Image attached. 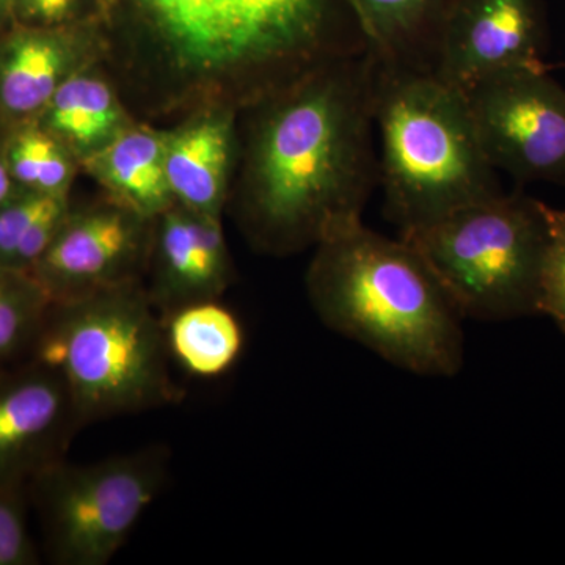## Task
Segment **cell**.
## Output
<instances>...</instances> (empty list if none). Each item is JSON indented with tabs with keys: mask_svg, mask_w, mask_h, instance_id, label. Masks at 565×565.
Returning a JSON list of instances; mask_svg holds the SVG:
<instances>
[{
	"mask_svg": "<svg viewBox=\"0 0 565 565\" xmlns=\"http://www.w3.org/2000/svg\"><path fill=\"white\" fill-rule=\"evenodd\" d=\"M463 319L498 321L537 310L545 204L512 193L399 233Z\"/></svg>",
	"mask_w": 565,
	"mask_h": 565,
	"instance_id": "8992f818",
	"label": "cell"
},
{
	"mask_svg": "<svg viewBox=\"0 0 565 565\" xmlns=\"http://www.w3.org/2000/svg\"><path fill=\"white\" fill-rule=\"evenodd\" d=\"M154 221L104 195L71 203L61 228L31 270L52 305L140 282L150 263Z\"/></svg>",
	"mask_w": 565,
	"mask_h": 565,
	"instance_id": "9c48e42d",
	"label": "cell"
},
{
	"mask_svg": "<svg viewBox=\"0 0 565 565\" xmlns=\"http://www.w3.org/2000/svg\"><path fill=\"white\" fill-rule=\"evenodd\" d=\"M98 21L58 28L14 24L0 35V134L35 122L74 73L104 61Z\"/></svg>",
	"mask_w": 565,
	"mask_h": 565,
	"instance_id": "7c38bea8",
	"label": "cell"
},
{
	"mask_svg": "<svg viewBox=\"0 0 565 565\" xmlns=\"http://www.w3.org/2000/svg\"><path fill=\"white\" fill-rule=\"evenodd\" d=\"M315 248L307 292L329 329L411 373L452 377L462 370L463 318L411 244L359 221Z\"/></svg>",
	"mask_w": 565,
	"mask_h": 565,
	"instance_id": "3957f363",
	"label": "cell"
},
{
	"mask_svg": "<svg viewBox=\"0 0 565 565\" xmlns=\"http://www.w3.org/2000/svg\"><path fill=\"white\" fill-rule=\"evenodd\" d=\"M71 206L70 195L18 191L0 207V267L31 274Z\"/></svg>",
	"mask_w": 565,
	"mask_h": 565,
	"instance_id": "ffe728a7",
	"label": "cell"
},
{
	"mask_svg": "<svg viewBox=\"0 0 565 565\" xmlns=\"http://www.w3.org/2000/svg\"><path fill=\"white\" fill-rule=\"evenodd\" d=\"M170 355L196 377H217L243 351L241 323L217 300L182 307L162 319Z\"/></svg>",
	"mask_w": 565,
	"mask_h": 565,
	"instance_id": "ac0fdd59",
	"label": "cell"
},
{
	"mask_svg": "<svg viewBox=\"0 0 565 565\" xmlns=\"http://www.w3.org/2000/svg\"><path fill=\"white\" fill-rule=\"evenodd\" d=\"M546 244L539 277L537 310L556 319L565 332V211L545 204Z\"/></svg>",
	"mask_w": 565,
	"mask_h": 565,
	"instance_id": "7402d4cb",
	"label": "cell"
},
{
	"mask_svg": "<svg viewBox=\"0 0 565 565\" xmlns=\"http://www.w3.org/2000/svg\"><path fill=\"white\" fill-rule=\"evenodd\" d=\"M374 77L366 50L322 63L241 110L230 199L253 247L291 255L362 221L379 181Z\"/></svg>",
	"mask_w": 565,
	"mask_h": 565,
	"instance_id": "7a4b0ae2",
	"label": "cell"
},
{
	"mask_svg": "<svg viewBox=\"0 0 565 565\" xmlns=\"http://www.w3.org/2000/svg\"><path fill=\"white\" fill-rule=\"evenodd\" d=\"M0 145L11 178L20 191L70 195L81 173L79 162L39 122H28L0 134Z\"/></svg>",
	"mask_w": 565,
	"mask_h": 565,
	"instance_id": "d6986e66",
	"label": "cell"
},
{
	"mask_svg": "<svg viewBox=\"0 0 565 565\" xmlns=\"http://www.w3.org/2000/svg\"><path fill=\"white\" fill-rule=\"evenodd\" d=\"M136 120L106 63L96 61L58 88L36 122L81 166Z\"/></svg>",
	"mask_w": 565,
	"mask_h": 565,
	"instance_id": "9a60e30c",
	"label": "cell"
},
{
	"mask_svg": "<svg viewBox=\"0 0 565 565\" xmlns=\"http://www.w3.org/2000/svg\"><path fill=\"white\" fill-rule=\"evenodd\" d=\"M17 24L58 28L98 21L102 0H11Z\"/></svg>",
	"mask_w": 565,
	"mask_h": 565,
	"instance_id": "cb8c5ba5",
	"label": "cell"
},
{
	"mask_svg": "<svg viewBox=\"0 0 565 565\" xmlns=\"http://www.w3.org/2000/svg\"><path fill=\"white\" fill-rule=\"evenodd\" d=\"M28 493L0 490V565L39 564L25 516Z\"/></svg>",
	"mask_w": 565,
	"mask_h": 565,
	"instance_id": "603a6c76",
	"label": "cell"
},
{
	"mask_svg": "<svg viewBox=\"0 0 565 565\" xmlns=\"http://www.w3.org/2000/svg\"><path fill=\"white\" fill-rule=\"evenodd\" d=\"M465 99L494 169L516 181L565 182V88L545 70L487 77Z\"/></svg>",
	"mask_w": 565,
	"mask_h": 565,
	"instance_id": "ba28073f",
	"label": "cell"
},
{
	"mask_svg": "<svg viewBox=\"0 0 565 565\" xmlns=\"http://www.w3.org/2000/svg\"><path fill=\"white\" fill-rule=\"evenodd\" d=\"M166 463L162 451L148 449L90 465L61 460L33 479L28 497L54 563H110L161 493Z\"/></svg>",
	"mask_w": 565,
	"mask_h": 565,
	"instance_id": "52a82bcc",
	"label": "cell"
},
{
	"mask_svg": "<svg viewBox=\"0 0 565 565\" xmlns=\"http://www.w3.org/2000/svg\"><path fill=\"white\" fill-rule=\"evenodd\" d=\"M374 122L385 215L399 233L503 193L463 93L434 73L375 61Z\"/></svg>",
	"mask_w": 565,
	"mask_h": 565,
	"instance_id": "277c9868",
	"label": "cell"
},
{
	"mask_svg": "<svg viewBox=\"0 0 565 565\" xmlns=\"http://www.w3.org/2000/svg\"><path fill=\"white\" fill-rule=\"evenodd\" d=\"M166 139L167 129L136 120L82 162L81 172L114 202L154 221L174 204L166 173Z\"/></svg>",
	"mask_w": 565,
	"mask_h": 565,
	"instance_id": "2e32d148",
	"label": "cell"
},
{
	"mask_svg": "<svg viewBox=\"0 0 565 565\" xmlns=\"http://www.w3.org/2000/svg\"><path fill=\"white\" fill-rule=\"evenodd\" d=\"M17 24L14 20L13 6L11 0H0V35Z\"/></svg>",
	"mask_w": 565,
	"mask_h": 565,
	"instance_id": "484cf974",
	"label": "cell"
},
{
	"mask_svg": "<svg viewBox=\"0 0 565 565\" xmlns=\"http://www.w3.org/2000/svg\"><path fill=\"white\" fill-rule=\"evenodd\" d=\"M0 371H2V370H0Z\"/></svg>",
	"mask_w": 565,
	"mask_h": 565,
	"instance_id": "4316f807",
	"label": "cell"
},
{
	"mask_svg": "<svg viewBox=\"0 0 565 565\" xmlns=\"http://www.w3.org/2000/svg\"><path fill=\"white\" fill-rule=\"evenodd\" d=\"M544 43L541 0H455L434 74L465 95L497 74L545 70Z\"/></svg>",
	"mask_w": 565,
	"mask_h": 565,
	"instance_id": "30bf717a",
	"label": "cell"
},
{
	"mask_svg": "<svg viewBox=\"0 0 565 565\" xmlns=\"http://www.w3.org/2000/svg\"><path fill=\"white\" fill-rule=\"evenodd\" d=\"M452 2L349 0L375 61L426 73H434Z\"/></svg>",
	"mask_w": 565,
	"mask_h": 565,
	"instance_id": "e0dca14e",
	"label": "cell"
},
{
	"mask_svg": "<svg viewBox=\"0 0 565 565\" xmlns=\"http://www.w3.org/2000/svg\"><path fill=\"white\" fill-rule=\"evenodd\" d=\"M98 22L122 98L151 120L244 110L367 50L349 0H102Z\"/></svg>",
	"mask_w": 565,
	"mask_h": 565,
	"instance_id": "6da1fadb",
	"label": "cell"
},
{
	"mask_svg": "<svg viewBox=\"0 0 565 565\" xmlns=\"http://www.w3.org/2000/svg\"><path fill=\"white\" fill-rule=\"evenodd\" d=\"M52 302L28 273L0 267V370L31 359Z\"/></svg>",
	"mask_w": 565,
	"mask_h": 565,
	"instance_id": "44dd1931",
	"label": "cell"
},
{
	"mask_svg": "<svg viewBox=\"0 0 565 565\" xmlns=\"http://www.w3.org/2000/svg\"><path fill=\"white\" fill-rule=\"evenodd\" d=\"M18 191H20V189L17 188L13 178H11L6 158H3L2 145H0V207L9 202L11 196Z\"/></svg>",
	"mask_w": 565,
	"mask_h": 565,
	"instance_id": "d4e9b609",
	"label": "cell"
},
{
	"mask_svg": "<svg viewBox=\"0 0 565 565\" xmlns=\"http://www.w3.org/2000/svg\"><path fill=\"white\" fill-rule=\"evenodd\" d=\"M239 115L228 104H210L167 129L166 173L174 203L222 217L239 161Z\"/></svg>",
	"mask_w": 565,
	"mask_h": 565,
	"instance_id": "5bb4252c",
	"label": "cell"
},
{
	"mask_svg": "<svg viewBox=\"0 0 565 565\" xmlns=\"http://www.w3.org/2000/svg\"><path fill=\"white\" fill-rule=\"evenodd\" d=\"M162 319L140 282L52 305L31 359L61 375L81 426L177 403Z\"/></svg>",
	"mask_w": 565,
	"mask_h": 565,
	"instance_id": "5b68a950",
	"label": "cell"
},
{
	"mask_svg": "<svg viewBox=\"0 0 565 565\" xmlns=\"http://www.w3.org/2000/svg\"><path fill=\"white\" fill-rule=\"evenodd\" d=\"M147 294L161 319L188 305L217 300L233 278L222 217L174 203L154 218Z\"/></svg>",
	"mask_w": 565,
	"mask_h": 565,
	"instance_id": "4fadbf2b",
	"label": "cell"
},
{
	"mask_svg": "<svg viewBox=\"0 0 565 565\" xmlns=\"http://www.w3.org/2000/svg\"><path fill=\"white\" fill-rule=\"evenodd\" d=\"M81 427L65 382L39 360L0 371V490L28 493Z\"/></svg>",
	"mask_w": 565,
	"mask_h": 565,
	"instance_id": "8fae6325",
	"label": "cell"
}]
</instances>
